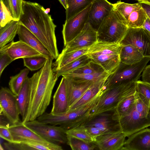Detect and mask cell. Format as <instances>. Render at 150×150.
Segmentation results:
<instances>
[{
    "instance_id": "1",
    "label": "cell",
    "mask_w": 150,
    "mask_h": 150,
    "mask_svg": "<svg viewBox=\"0 0 150 150\" xmlns=\"http://www.w3.org/2000/svg\"><path fill=\"white\" fill-rule=\"evenodd\" d=\"M54 59L48 58L44 66L30 78L29 103L23 123L36 120L45 112L50 104L59 77L54 68Z\"/></svg>"
},
{
    "instance_id": "2",
    "label": "cell",
    "mask_w": 150,
    "mask_h": 150,
    "mask_svg": "<svg viewBox=\"0 0 150 150\" xmlns=\"http://www.w3.org/2000/svg\"><path fill=\"white\" fill-rule=\"evenodd\" d=\"M22 9L20 23L33 33L56 59L59 54L55 34L57 26L51 15L45 12L42 6L36 2L23 0Z\"/></svg>"
},
{
    "instance_id": "3",
    "label": "cell",
    "mask_w": 150,
    "mask_h": 150,
    "mask_svg": "<svg viewBox=\"0 0 150 150\" xmlns=\"http://www.w3.org/2000/svg\"><path fill=\"white\" fill-rule=\"evenodd\" d=\"M102 93L81 107L57 115L45 112L37 120L43 123L60 126L67 130L83 125L89 118L92 108Z\"/></svg>"
},
{
    "instance_id": "4",
    "label": "cell",
    "mask_w": 150,
    "mask_h": 150,
    "mask_svg": "<svg viewBox=\"0 0 150 150\" xmlns=\"http://www.w3.org/2000/svg\"><path fill=\"white\" fill-rule=\"evenodd\" d=\"M120 43L98 40L88 48L86 54L111 75L120 63V54L122 47Z\"/></svg>"
},
{
    "instance_id": "5",
    "label": "cell",
    "mask_w": 150,
    "mask_h": 150,
    "mask_svg": "<svg viewBox=\"0 0 150 150\" xmlns=\"http://www.w3.org/2000/svg\"><path fill=\"white\" fill-rule=\"evenodd\" d=\"M136 89V82L123 83L105 90L92 108L90 117L115 109L124 97Z\"/></svg>"
},
{
    "instance_id": "6",
    "label": "cell",
    "mask_w": 150,
    "mask_h": 150,
    "mask_svg": "<svg viewBox=\"0 0 150 150\" xmlns=\"http://www.w3.org/2000/svg\"><path fill=\"white\" fill-rule=\"evenodd\" d=\"M121 131L126 137L150 126V107L142 103L135 105L128 113L119 118Z\"/></svg>"
},
{
    "instance_id": "7",
    "label": "cell",
    "mask_w": 150,
    "mask_h": 150,
    "mask_svg": "<svg viewBox=\"0 0 150 150\" xmlns=\"http://www.w3.org/2000/svg\"><path fill=\"white\" fill-rule=\"evenodd\" d=\"M127 28L126 20L113 8L97 31L98 40L120 43Z\"/></svg>"
},
{
    "instance_id": "8",
    "label": "cell",
    "mask_w": 150,
    "mask_h": 150,
    "mask_svg": "<svg viewBox=\"0 0 150 150\" xmlns=\"http://www.w3.org/2000/svg\"><path fill=\"white\" fill-rule=\"evenodd\" d=\"M150 61V57H145L140 61L132 64L120 62L116 70L107 79L104 86L105 90L125 82H136Z\"/></svg>"
},
{
    "instance_id": "9",
    "label": "cell",
    "mask_w": 150,
    "mask_h": 150,
    "mask_svg": "<svg viewBox=\"0 0 150 150\" xmlns=\"http://www.w3.org/2000/svg\"><path fill=\"white\" fill-rule=\"evenodd\" d=\"M23 124L47 141L54 143L67 144V130L60 126L41 122L37 119Z\"/></svg>"
},
{
    "instance_id": "10",
    "label": "cell",
    "mask_w": 150,
    "mask_h": 150,
    "mask_svg": "<svg viewBox=\"0 0 150 150\" xmlns=\"http://www.w3.org/2000/svg\"><path fill=\"white\" fill-rule=\"evenodd\" d=\"M120 43L131 45L144 57H150V38L147 31L142 28H128Z\"/></svg>"
},
{
    "instance_id": "11",
    "label": "cell",
    "mask_w": 150,
    "mask_h": 150,
    "mask_svg": "<svg viewBox=\"0 0 150 150\" xmlns=\"http://www.w3.org/2000/svg\"><path fill=\"white\" fill-rule=\"evenodd\" d=\"M91 4L69 19L66 20L62 31L64 47L80 33L88 22Z\"/></svg>"
},
{
    "instance_id": "12",
    "label": "cell",
    "mask_w": 150,
    "mask_h": 150,
    "mask_svg": "<svg viewBox=\"0 0 150 150\" xmlns=\"http://www.w3.org/2000/svg\"><path fill=\"white\" fill-rule=\"evenodd\" d=\"M8 128L13 136L14 142L27 140L43 144L51 148V150L63 149L61 146L47 141L26 126L22 121L12 124Z\"/></svg>"
},
{
    "instance_id": "13",
    "label": "cell",
    "mask_w": 150,
    "mask_h": 150,
    "mask_svg": "<svg viewBox=\"0 0 150 150\" xmlns=\"http://www.w3.org/2000/svg\"><path fill=\"white\" fill-rule=\"evenodd\" d=\"M0 112L12 124L20 122V113L17 96L11 90L1 87L0 90Z\"/></svg>"
},
{
    "instance_id": "14",
    "label": "cell",
    "mask_w": 150,
    "mask_h": 150,
    "mask_svg": "<svg viewBox=\"0 0 150 150\" xmlns=\"http://www.w3.org/2000/svg\"><path fill=\"white\" fill-rule=\"evenodd\" d=\"M115 110L102 112L90 117L83 125L96 127L103 134L121 131L119 117Z\"/></svg>"
},
{
    "instance_id": "15",
    "label": "cell",
    "mask_w": 150,
    "mask_h": 150,
    "mask_svg": "<svg viewBox=\"0 0 150 150\" xmlns=\"http://www.w3.org/2000/svg\"><path fill=\"white\" fill-rule=\"evenodd\" d=\"M98 40L97 31L87 22L80 33L65 46L62 52H67L88 48Z\"/></svg>"
},
{
    "instance_id": "16",
    "label": "cell",
    "mask_w": 150,
    "mask_h": 150,
    "mask_svg": "<svg viewBox=\"0 0 150 150\" xmlns=\"http://www.w3.org/2000/svg\"><path fill=\"white\" fill-rule=\"evenodd\" d=\"M113 8V4L107 0H95L91 4L88 22L97 31Z\"/></svg>"
},
{
    "instance_id": "17",
    "label": "cell",
    "mask_w": 150,
    "mask_h": 150,
    "mask_svg": "<svg viewBox=\"0 0 150 150\" xmlns=\"http://www.w3.org/2000/svg\"><path fill=\"white\" fill-rule=\"evenodd\" d=\"M0 53L7 54L13 61L20 58L43 56L25 42L19 40L10 42L0 49Z\"/></svg>"
},
{
    "instance_id": "18",
    "label": "cell",
    "mask_w": 150,
    "mask_h": 150,
    "mask_svg": "<svg viewBox=\"0 0 150 150\" xmlns=\"http://www.w3.org/2000/svg\"><path fill=\"white\" fill-rule=\"evenodd\" d=\"M126 136L121 131L103 134L96 138L94 143L101 150H122Z\"/></svg>"
},
{
    "instance_id": "19",
    "label": "cell",
    "mask_w": 150,
    "mask_h": 150,
    "mask_svg": "<svg viewBox=\"0 0 150 150\" xmlns=\"http://www.w3.org/2000/svg\"><path fill=\"white\" fill-rule=\"evenodd\" d=\"M127 137L122 150H150V128H145Z\"/></svg>"
},
{
    "instance_id": "20",
    "label": "cell",
    "mask_w": 150,
    "mask_h": 150,
    "mask_svg": "<svg viewBox=\"0 0 150 150\" xmlns=\"http://www.w3.org/2000/svg\"><path fill=\"white\" fill-rule=\"evenodd\" d=\"M69 105L65 78L62 76L53 97L52 107L50 113L57 115L67 112Z\"/></svg>"
},
{
    "instance_id": "21",
    "label": "cell",
    "mask_w": 150,
    "mask_h": 150,
    "mask_svg": "<svg viewBox=\"0 0 150 150\" xmlns=\"http://www.w3.org/2000/svg\"><path fill=\"white\" fill-rule=\"evenodd\" d=\"M64 77L65 79L69 108L96 82L88 81H79Z\"/></svg>"
},
{
    "instance_id": "22",
    "label": "cell",
    "mask_w": 150,
    "mask_h": 150,
    "mask_svg": "<svg viewBox=\"0 0 150 150\" xmlns=\"http://www.w3.org/2000/svg\"><path fill=\"white\" fill-rule=\"evenodd\" d=\"M17 35L19 40L25 42L43 56L47 58L52 57L39 39L26 27L20 23Z\"/></svg>"
},
{
    "instance_id": "23",
    "label": "cell",
    "mask_w": 150,
    "mask_h": 150,
    "mask_svg": "<svg viewBox=\"0 0 150 150\" xmlns=\"http://www.w3.org/2000/svg\"><path fill=\"white\" fill-rule=\"evenodd\" d=\"M107 79H104L94 83L78 100L69 107L68 111L87 104L101 94L105 90L104 85Z\"/></svg>"
},
{
    "instance_id": "24",
    "label": "cell",
    "mask_w": 150,
    "mask_h": 150,
    "mask_svg": "<svg viewBox=\"0 0 150 150\" xmlns=\"http://www.w3.org/2000/svg\"><path fill=\"white\" fill-rule=\"evenodd\" d=\"M19 25V21L13 20L4 27L0 28V49L13 42L18 34Z\"/></svg>"
},
{
    "instance_id": "25",
    "label": "cell",
    "mask_w": 150,
    "mask_h": 150,
    "mask_svg": "<svg viewBox=\"0 0 150 150\" xmlns=\"http://www.w3.org/2000/svg\"><path fill=\"white\" fill-rule=\"evenodd\" d=\"M30 82V78L28 77L16 96L22 122L25 119L28 112L29 100Z\"/></svg>"
},
{
    "instance_id": "26",
    "label": "cell",
    "mask_w": 150,
    "mask_h": 150,
    "mask_svg": "<svg viewBox=\"0 0 150 150\" xmlns=\"http://www.w3.org/2000/svg\"><path fill=\"white\" fill-rule=\"evenodd\" d=\"M88 48L81 49L67 52H62L59 54L54 62L53 63L54 70L56 71L62 67L81 56L86 54Z\"/></svg>"
},
{
    "instance_id": "27",
    "label": "cell",
    "mask_w": 150,
    "mask_h": 150,
    "mask_svg": "<svg viewBox=\"0 0 150 150\" xmlns=\"http://www.w3.org/2000/svg\"><path fill=\"white\" fill-rule=\"evenodd\" d=\"M122 46L120 54L121 62L128 64H132L140 61L145 57L133 46L130 45Z\"/></svg>"
},
{
    "instance_id": "28",
    "label": "cell",
    "mask_w": 150,
    "mask_h": 150,
    "mask_svg": "<svg viewBox=\"0 0 150 150\" xmlns=\"http://www.w3.org/2000/svg\"><path fill=\"white\" fill-rule=\"evenodd\" d=\"M136 89L124 97L118 103L115 110L119 118L128 113L134 107L136 100Z\"/></svg>"
},
{
    "instance_id": "29",
    "label": "cell",
    "mask_w": 150,
    "mask_h": 150,
    "mask_svg": "<svg viewBox=\"0 0 150 150\" xmlns=\"http://www.w3.org/2000/svg\"><path fill=\"white\" fill-rule=\"evenodd\" d=\"M95 0H67L66 20H68L83 10Z\"/></svg>"
},
{
    "instance_id": "30",
    "label": "cell",
    "mask_w": 150,
    "mask_h": 150,
    "mask_svg": "<svg viewBox=\"0 0 150 150\" xmlns=\"http://www.w3.org/2000/svg\"><path fill=\"white\" fill-rule=\"evenodd\" d=\"M110 75L109 74L105 71L87 74H79L69 73L63 75L62 76L77 81H88L96 82L100 80L108 78Z\"/></svg>"
},
{
    "instance_id": "31",
    "label": "cell",
    "mask_w": 150,
    "mask_h": 150,
    "mask_svg": "<svg viewBox=\"0 0 150 150\" xmlns=\"http://www.w3.org/2000/svg\"><path fill=\"white\" fill-rule=\"evenodd\" d=\"M30 70L28 68H25L21 70L17 74L11 76L9 82L10 89L15 95L17 96Z\"/></svg>"
},
{
    "instance_id": "32",
    "label": "cell",
    "mask_w": 150,
    "mask_h": 150,
    "mask_svg": "<svg viewBox=\"0 0 150 150\" xmlns=\"http://www.w3.org/2000/svg\"><path fill=\"white\" fill-rule=\"evenodd\" d=\"M148 17L146 12L142 7L130 14L127 22V27L128 28H142Z\"/></svg>"
},
{
    "instance_id": "33",
    "label": "cell",
    "mask_w": 150,
    "mask_h": 150,
    "mask_svg": "<svg viewBox=\"0 0 150 150\" xmlns=\"http://www.w3.org/2000/svg\"><path fill=\"white\" fill-rule=\"evenodd\" d=\"M91 60L88 55L85 54L62 67L56 71L59 77L86 64Z\"/></svg>"
},
{
    "instance_id": "34",
    "label": "cell",
    "mask_w": 150,
    "mask_h": 150,
    "mask_svg": "<svg viewBox=\"0 0 150 150\" xmlns=\"http://www.w3.org/2000/svg\"><path fill=\"white\" fill-rule=\"evenodd\" d=\"M113 5L114 8L123 17L126 22L128 20L129 15L132 12L142 8L139 2L130 4L120 1L113 4Z\"/></svg>"
},
{
    "instance_id": "35",
    "label": "cell",
    "mask_w": 150,
    "mask_h": 150,
    "mask_svg": "<svg viewBox=\"0 0 150 150\" xmlns=\"http://www.w3.org/2000/svg\"><path fill=\"white\" fill-rule=\"evenodd\" d=\"M67 144L72 150H93L97 148L94 143L88 142L68 135H67Z\"/></svg>"
},
{
    "instance_id": "36",
    "label": "cell",
    "mask_w": 150,
    "mask_h": 150,
    "mask_svg": "<svg viewBox=\"0 0 150 150\" xmlns=\"http://www.w3.org/2000/svg\"><path fill=\"white\" fill-rule=\"evenodd\" d=\"M47 58L43 56L32 57L23 59L24 66L31 71L41 69L45 64Z\"/></svg>"
},
{
    "instance_id": "37",
    "label": "cell",
    "mask_w": 150,
    "mask_h": 150,
    "mask_svg": "<svg viewBox=\"0 0 150 150\" xmlns=\"http://www.w3.org/2000/svg\"><path fill=\"white\" fill-rule=\"evenodd\" d=\"M67 135L71 136L89 143H94L95 139L87 132L84 126H80L67 130Z\"/></svg>"
},
{
    "instance_id": "38",
    "label": "cell",
    "mask_w": 150,
    "mask_h": 150,
    "mask_svg": "<svg viewBox=\"0 0 150 150\" xmlns=\"http://www.w3.org/2000/svg\"><path fill=\"white\" fill-rule=\"evenodd\" d=\"M105 71L104 69L100 65L91 60L87 64L71 71L69 73L79 74H87Z\"/></svg>"
},
{
    "instance_id": "39",
    "label": "cell",
    "mask_w": 150,
    "mask_h": 150,
    "mask_svg": "<svg viewBox=\"0 0 150 150\" xmlns=\"http://www.w3.org/2000/svg\"><path fill=\"white\" fill-rule=\"evenodd\" d=\"M137 93L139 96L150 107V84L143 81L136 82Z\"/></svg>"
},
{
    "instance_id": "40",
    "label": "cell",
    "mask_w": 150,
    "mask_h": 150,
    "mask_svg": "<svg viewBox=\"0 0 150 150\" xmlns=\"http://www.w3.org/2000/svg\"><path fill=\"white\" fill-rule=\"evenodd\" d=\"M0 28L4 26L13 18L8 9L4 4L2 0H0Z\"/></svg>"
},
{
    "instance_id": "41",
    "label": "cell",
    "mask_w": 150,
    "mask_h": 150,
    "mask_svg": "<svg viewBox=\"0 0 150 150\" xmlns=\"http://www.w3.org/2000/svg\"><path fill=\"white\" fill-rule=\"evenodd\" d=\"M23 0H10L13 20L19 21L22 12Z\"/></svg>"
},
{
    "instance_id": "42",
    "label": "cell",
    "mask_w": 150,
    "mask_h": 150,
    "mask_svg": "<svg viewBox=\"0 0 150 150\" xmlns=\"http://www.w3.org/2000/svg\"><path fill=\"white\" fill-rule=\"evenodd\" d=\"M16 143H21L28 147L30 150H51V148L42 143L27 140H21Z\"/></svg>"
},
{
    "instance_id": "43",
    "label": "cell",
    "mask_w": 150,
    "mask_h": 150,
    "mask_svg": "<svg viewBox=\"0 0 150 150\" xmlns=\"http://www.w3.org/2000/svg\"><path fill=\"white\" fill-rule=\"evenodd\" d=\"M13 60L7 54L0 53V76L5 68Z\"/></svg>"
},
{
    "instance_id": "44",
    "label": "cell",
    "mask_w": 150,
    "mask_h": 150,
    "mask_svg": "<svg viewBox=\"0 0 150 150\" xmlns=\"http://www.w3.org/2000/svg\"><path fill=\"white\" fill-rule=\"evenodd\" d=\"M0 136L8 142H14L13 136L8 127L0 126Z\"/></svg>"
},
{
    "instance_id": "45",
    "label": "cell",
    "mask_w": 150,
    "mask_h": 150,
    "mask_svg": "<svg viewBox=\"0 0 150 150\" xmlns=\"http://www.w3.org/2000/svg\"><path fill=\"white\" fill-rule=\"evenodd\" d=\"M84 126L88 133L95 139L98 137L103 134L102 131L96 127L92 126Z\"/></svg>"
},
{
    "instance_id": "46",
    "label": "cell",
    "mask_w": 150,
    "mask_h": 150,
    "mask_svg": "<svg viewBox=\"0 0 150 150\" xmlns=\"http://www.w3.org/2000/svg\"><path fill=\"white\" fill-rule=\"evenodd\" d=\"M142 81L150 84V64L146 67L142 74Z\"/></svg>"
},
{
    "instance_id": "47",
    "label": "cell",
    "mask_w": 150,
    "mask_h": 150,
    "mask_svg": "<svg viewBox=\"0 0 150 150\" xmlns=\"http://www.w3.org/2000/svg\"><path fill=\"white\" fill-rule=\"evenodd\" d=\"M142 7L144 10L148 17L150 18V5L142 2H139Z\"/></svg>"
},
{
    "instance_id": "48",
    "label": "cell",
    "mask_w": 150,
    "mask_h": 150,
    "mask_svg": "<svg viewBox=\"0 0 150 150\" xmlns=\"http://www.w3.org/2000/svg\"><path fill=\"white\" fill-rule=\"evenodd\" d=\"M142 28L147 30L150 35V19L148 17L146 20Z\"/></svg>"
},
{
    "instance_id": "49",
    "label": "cell",
    "mask_w": 150,
    "mask_h": 150,
    "mask_svg": "<svg viewBox=\"0 0 150 150\" xmlns=\"http://www.w3.org/2000/svg\"><path fill=\"white\" fill-rule=\"evenodd\" d=\"M4 4L9 11L12 16L13 14V11L11 6L10 0H2Z\"/></svg>"
},
{
    "instance_id": "50",
    "label": "cell",
    "mask_w": 150,
    "mask_h": 150,
    "mask_svg": "<svg viewBox=\"0 0 150 150\" xmlns=\"http://www.w3.org/2000/svg\"><path fill=\"white\" fill-rule=\"evenodd\" d=\"M64 8L67 10V0H58Z\"/></svg>"
},
{
    "instance_id": "51",
    "label": "cell",
    "mask_w": 150,
    "mask_h": 150,
    "mask_svg": "<svg viewBox=\"0 0 150 150\" xmlns=\"http://www.w3.org/2000/svg\"><path fill=\"white\" fill-rule=\"evenodd\" d=\"M142 2L150 5V0H143Z\"/></svg>"
},
{
    "instance_id": "52",
    "label": "cell",
    "mask_w": 150,
    "mask_h": 150,
    "mask_svg": "<svg viewBox=\"0 0 150 150\" xmlns=\"http://www.w3.org/2000/svg\"><path fill=\"white\" fill-rule=\"evenodd\" d=\"M50 9L49 8H47L46 9V10H45V12L48 13L50 12Z\"/></svg>"
},
{
    "instance_id": "53",
    "label": "cell",
    "mask_w": 150,
    "mask_h": 150,
    "mask_svg": "<svg viewBox=\"0 0 150 150\" xmlns=\"http://www.w3.org/2000/svg\"><path fill=\"white\" fill-rule=\"evenodd\" d=\"M137 1H139V2H142L143 1V0H135Z\"/></svg>"
},
{
    "instance_id": "54",
    "label": "cell",
    "mask_w": 150,
    "mask_h": 150,
    "mask_svg": "<svg viewBox=\"0 0 150 150\" xmlns=\"http://www.w3.org/2000/svg\"><path fill=\"white\" fill-rule=\"evenodd\" d=\"M149 18L150 19V18ZM148 35H149V38H150V34L148 32Z\"/></svg>"
}]
</instances>
